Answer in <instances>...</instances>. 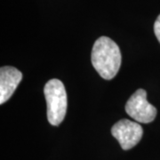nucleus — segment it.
Here are the masks:
<instances>
[{"instance_id":"f257e3e1","label":"nucleus","mask_w":160,"mask_h":160,"mask_svg":"<svg viewBox=\"0 0 160 160\" xmlns=\"http://www.w3.org/2000/svg\"><path fill=\"white\" fill-rule=\"evenodd\" d=\"M92 63L99 75L110 80L118 74L121 65L119 47L108 37L99 38L92 50Z\"/></svg>"},{"instance_id":"f03ea898","label":"nucleus","mask_w":160,"mask_h":160,"mask_svg":"<svg viewBox=\"0 0 160 160\" xmlns=\"http://www.w3.org/2000/svg\"><path fill=\"white\" fill-rule=\"evenodd\" d=\"M44 93L47 106L48 122L52 126H59L66 116L68 107L65 86L61 80L53 78L46 84Z\"/></svg>"},{"instance_id":"7ed1b4c3","label":"nucleus","mask_w":160,"mask_h":160,"mask_svg":"<svg viewBox=\"0 0 160 160\" xmlns=\"http://www.w3.org/2000/svg\"><path fill=\"white\" fill-rule=\"evenodd\" d=\"M127 114L138 123L148 124L152 122L157 116V109L147 100V92L138 89L126 104Z\"/></svg>"},{"instance_id":"20e7f679","label":"nucleus","mask_w":160,"mask_h":160,"mask_svg":"<svg viewBox=\"0 0 160 160\" xmlns=\"http://www.w3.org/2000/svg\"><path fill=\"white\" fill-rule=\"evenodd\" d=\"M111 133L124 150L136 146L142 137V127L138 122L129 119H121L111 128Z\"/></svg>"},{"instance_id":"39448f33","label":"nucleus","mask_w":160,"mask_h":160,"mask_svg":"<svg viewBox=\"0 0 160 160\" xmlns=\"http://www.w3.org/2000/svg\"><path fill=\"white\" fill-rule=\"evenodd\" d=\"M22 79V74L17 69L5 66L0 69V103L7 102Z\"/></svg>"},{"instance_id":"423d86ee","label":"nucleus","mask_w":160,"mask_h":160,"mask_svg":"<svg viewBox=\"0 0 160 160\" xmlns=\"http://www.w3.org/2000/svg\"><path fill=\"white\" fill-rule=\"evenodd\" d=\"M154 32L157 38H158V40L159 41L160 43V14L158 15V17L157 18L156 22H155Z\"/></svg>"}]
</instances>
